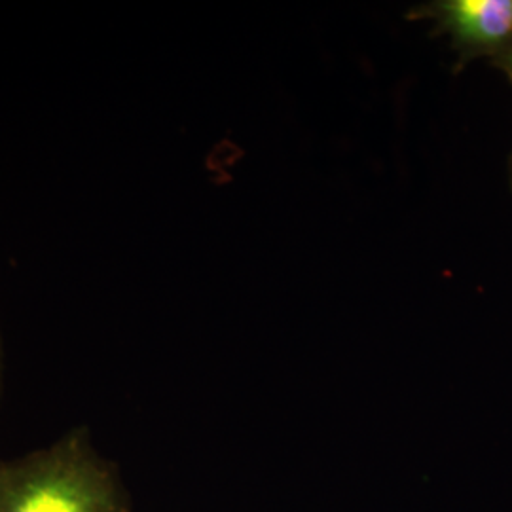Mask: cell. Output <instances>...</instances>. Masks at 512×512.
Instances as JSON below:
<instances>
[{
  "label": "cell",
  "instance_id": "1",
  "mask_svg": "<svg viewBox=\"0 0 512 512\" xmlns=\"http://www.w3.org/2000/svg\"><path fill=\"white\" fill-rule=\"evenodd\" d=\"M0 512H133L128 494L86 429L0 461Z\"/></svg>",
  "mask_w": 512,
  "mask_h": 512
},
{
  "label": "cell",
  "instance_id": "2",
  "mask_svg": "<svg viewBox=\"0 0 512 512\" xmlns=\"http://www.w3.org/2000/svg\"><path fill=\"white\" fill-rule=\"evenodd\" d=\"M433 12L461 54L512 52V0H444Z\"/></svg>",
  "mask_w": 512,
  "mask_h": 512
},
{
  "label": "cell",
  "instance_id": "3",
  "mask_svg": "<svg viewBox=\"0 0 512 512\" xmlns=\"http://www.w3.org/2000/svg\"><path fill=\"white\" fill-rule=\"evenodd\" d=\"M495 65L503 71V73L507 74L509 78L512 80V52L509 54L501 55L499 59H495Z\"/></svg>",
  "mask_w": 512,
  "mask_h": 512
},
{
  "label": "cell",
  "instance_id": "4",
  "mask_svg": "<svg viewBox=\"0 0 512 512\" xmlns=\"http://www.w3.org/2000/svg\"><path fill=\"white\" fill-rule=\"evenodd\" d=\"M4 385V342H2V330H0V395Z\"/></svg>",
  "mask_w": 512,
  "mask_h": 512
},
{
  "label": "cell",
  "instance_id": "5",
  "mask_svg": "<svg viewBox=\"0 0 512 512\" xmlns=\"http://www.w3.org/2000/svg\"><path fill=\"white\" fill-rule=\"evenodd\" d=\"M511 179H512V158H511Z\"/></svg>",
  "mask_w": 512,
  "mask_h": 512
}]
</instances>
